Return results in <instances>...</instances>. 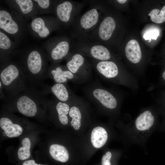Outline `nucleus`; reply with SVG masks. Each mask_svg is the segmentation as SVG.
Segmentation results:
<instances>
[{"mask_svg":"<svg viewBox=\"0 0 165 165\" xmlns=\"http://www.w3.org/2000/svg\"><path fill=\"white\" fill-rule=\"evenodd\" d=\"M90 56L97 61H108L111 58L109 50L106 47L101 45H95L91 48Z\"/></svg>","mask_w":165,"mask_h":165,"instance_id":"nucleus-22","label":"nucleus"},{"mask_svg":"<svg viewBox=\"0 0 165 165\" xmlns=\"http://www.w3.org/2000/svg\"><path fill=\"white\" fill-rule=\"evenodd\" d=\"M125 51L126 57L131 63L136 64L141 61L142 52L139 44L137 40L132 39L129 41L126 46Z\"/></svg>","mask_w":165,"mask_h":165,"instance_id":"nucleus-11","label":"nucleus"},{"mask_svg":"<svg viewBox=\"0 0 165 165\" xmlns=\"http://www.w3.org/2000/svg\"><path fill=\"white\" fill-rule=\"evenodd\" d=\"M15 2L21 13L26 15L30 13L34 9V3L31 0H16Z\"/></svg>","mask_w":165,"mask_h":165,"instance_id":"nucleus-25","label":"nucleus"},{"mask_svg":"<svg viewBox=\"0 0 165 165\" xmlns=\"http://www.w3.org/2000/svg\"><path fill=\"white\" fill-rule=\"evenodd\" d=\"M159 35V31L156 29H151L146 31L144 34L143 37L145 40H148L149 42L152 39L156 40Z\"/></svg>","mask_w":165,"mask_h":165,"instance_id":"nucleus-27","label":"nucleus"},{"mask_svg":"<svg viewBox=\"0 0 165 165\" xmlns=\"http://www.w3.org/2000/svg\"><path fill=\"white\" fill-rule=\"evenodd\" d=\"M23 147L19 148L18 151V156L19 159L24 160L29 158L30 156V148L31 142L30 139L26 138L22 141Z\"/></svg>","mask_w":165,"mask_h":165,"instance_id":"nucleus-23","label":"nucleus"},{"mask_svg":"<svg viewBox=\"0 0 165 165\" xmlns=\"http://www.w3.org/2000/svg\"><path fill=\"white\" fill-rule=\"evenodd\" d=\"M46 96L41 90L29 83L24 91L6 101L9 105L14 106L23 115L32 117L37 115L40 106L47 105Z\"/></svg>","mask_w":165,"mask_h":165,"instance_id":"nucleus-3","label":"nucleus"},{"mask_svg":"<svg viewBox=\"0 0 165 165\" xmlns=\"http://www.w3.org/2000/svg\"><path fill=\"white\" fill-rule=\"evenodd\" d=\"M72 9V4L69 1H65L58 4L56 8L58 18L63 22H67L70 19Z\"/></svg>","mask_w":165,"mask_h":165,"instance_id":"nucleus-21","label":"nucleus"},{"mask_svg":"<svg viewBox=\"0 0 165 165\" xmlns=\"http://www.w3.org/2000/svg\"><path fill=\"white\" fill-rule=\"evenodd\" d=\"M69 50L68 42L66 41H61L49 51V60L53 63H57L67 56Z\"/></svg>","mask_w":165,"mask_h":165,"instance_id":"nucleus-12","label":"nucleus"},{"mask_svg":"<svg viewBox=\"0 0 165 165\" xmlns=\"http://www.w3.org/2000/svg\"><path fill=\"white\" fill-rule=\"evenodd\" d=\"M158 85H165V69L161 73Z\"/></svg>","mask_w":165,"mask_h":165,"instance_id":"nucleus-31","label":"nucleus"},{"mask_svg":"<svg viewBox=\"0 0 165 165\" xmlns=\"http://www.w3.org/2000/svg\"><path fill=\"white\" fill-rule=\"evenodd\" d=\"M46 78L51 79L55 83L68 84L69 81L76 83H83L80 79L68 70L66 66H62L57 63H53L49 67Z\"/></svg>","mask_w":165,"mask_h":165,"instance_id":"nucleus-7","label":"nucleus"},{"mask_svg":"<svg viewBox=\"0 0 165 165\" xmlns=\"http://www.w3.org/2000/svg\"><path fill=\"white\" fill-rule=\"evenodd\" d=\"M127 0H117V1L120 4H124L125 3Z\"/></svg>","mask_w":165,"mask_h":165,"instance_id":"nucleus-33","label":"nucleus"},{"mask_svg":"<svg viewBox=\"0 0 165 165\" xmlns=\"http://www.w3.org/2000/svg\"><path fill=\"white\" fill-rule=\"evenodd\" d=\"M0 28L7 33L14 35L19 31V26L8 11H0Z\"/></svg>","mask_w":165,"mask_h":165,"instance_id":"nucleus-10","label":"nucleus"},{"mask_svg":"<svg viewBox=\"0 0 165 165\" xmlns=\"http://www.w3.org/2000/svg\"><path fill=\"white\" fill-rule=\"evenodd\" d=\"M156 117L151 109H146L136 118L133 125V132L139 136L145 135L154 125Z\"/></svg>","mask_w":165,"mask_h":165,"instance_id":"nucleus-8","label":"nucleus"},{"mask_svg":"<svg viewBox=\"0 0 165 165\" xmlns=\"http://www.w3.org/2000/svg\"><path fill=\"white\" fill-rule=\"evenodd\" d=\"M77 96L75 94L71 101L72 106L70 108L68 115L72 118L71 125L76 130H79L81 126L82 115L77 102Z\"/></svg>","mask_w":165,"mask_h":165,"instance_id":"nucleus-16","label":"nucleus"},{"mask_svg":"<svg viewBox=\"0 0 165 165\" xmlns=\"http://www.w3.org/2000/svg\"><path fill=\"white\" fill-rule=\"evenodd\" d=\"M0 70V81L3 85L6 101L17 95L29 84L21 68L16 62L8 61L1 64Z\"/></svg>","mask_w":165,"mask_h":165,"instance_id":"nucleus-2","label":"nucleus"},{"mask_svg":"<svg viewBox=\"0 0 165 165\" xmlns=\"http://www.w3.org/2000/svg\"><path fill=\"white\" fill-rule=\"evenodd\" d=\"M99 18V13L97 9L95 8L91 9L81 17L80 21L81 26L85 29H89L96 24Z\"/></svg>","mask_w":165,"mask_h":165,"instance_id":"nucleus-18","label":"nucleus"},{"mask_svg":"<svg viewBox=\"0 0 165 165\" xmlns=\"http://www.w3.org/2000/svg\"><path fill=\"white\" fill-rule=\"evenodd\" d=\"M12 43L9 37L2 31H0V48L1 50L8 51L11 46Z\"/></svg>","mask_w":165,"mask_h":165,"instance_id":"nucleus-26","label":"nucleus"},{"mask_svg":"<svg viewBox=\"0 0 165 165\" xmlns=\"http://www.w3.org/2000/svg\"><path fill=\"white\" fill-rule=\"evenodd\" d=\"M0 126L6 135L10 138L18 137L22 132L23 129L20 125L13 123L11 119L6 117L1 118Z\"/></svg>","mask_w":165,"mask_h":165,"instance_id":"nucleus-14","label":"nucleus"},{"mask_svg":"<svg viewBox=\"0 0 165 165\" xmlns=\"http://www.w3.org/2000/svg\"><path fill=\"white\" fill-rule=\"evenodd\" d=\"M16 62L26 77L29 83L36 87L41 86L46 79L48 56L39 50H33L20 56Z\"/></svg>","mask_w":165,"mask_h":165,"instance_id":"nucleus-1","label":"nucleus"},{"mask_svg":"<svg viewBox=\"0 0 165 165\" xmlns=\"http://www.w3.org/2000/svg\"><path fill=\"white\" fill-rule=\"evenodd\" d=\"M112 156V154L110 151L106 152L102 158L101 164L102 165H111L110 160Z\"/></svg>","mask_w":165,"mask_h":165,"instance_id":"nucleus-28","label":"nucleus"},{"mask_svg":"<svg viewBox=\"0 0 165 165\" xmlns=\"http://www.w3.org/2000/svg\"><path fill=\"white\" fill-rule=\"evenodd\" d=\"M22 165H46L42 164H38L36 163L33 160L26 161L24 162Z\"/></svg>","mask_w":165,"mask_h":165,"instance_id":"nucleus-32","label":"nucleus"},{"mask_svg":"<svg viewBox=\"0 0 165 165\" xmlns=\"http://www.w3.org/2000/svg\"><path fill=\"white\" fill-rule=\"evenodd\" d=\"M50 99L55 107L60 123L63 125L68 124L70 104L61 102L55 97Z\"/></svg>","mask_w":165,"mask_h":165,"instance_id":"nucleus-15","label":"nucleus"},{"mask_svg":"<svg viewBox=\"0 0 165 165\" xmlns=\"http://www.w3.org/2000/svg\"><path fill=\"white\" fill-rule=\"evenodd\" d=\"M66 66L70 72L80 79L83 83L89 81L92 77L91 69L86 64L82 55L76 53L67 60Z\"/></svg>","mask_w":165,"mask_h":165,"instance_id":"nucleus-6","label":"nucleus"},{"mask_svg":"<svg viewBox=\"0 0 165 165\" xmlns=\"http://www.w3.org/2000/svg\"><path fill=\"white\" fill-rule=\"evenodd\" d=\"M33 1L36 2L41 9H47L50 4V1L49 0H35Z\"/></svg>","mask_w":165,"mask_h":165,"instance_id":"nucleus-29","label":"nucleus"},{"mask_svg":"<svg viewBox=\"0 0 165 165\" xmlns=\"http://www.w3.org/2000/svg\"><path fill=\"white\" fill-rule=\"evenodd\" d=\"M157 100L161 107L165 111V90L160 93Z\"/></svg>","mask_w":165,"mask_h":165,"instance_id":"nucleus-30","label":"nucleus"},{"mask_svg":"<svg viewBox=\"0 0 165 165\" xmlns=\"http://www.w3.org/2000/svg\"><path fill=\"white\" fill-rule=\"evenodd\" d=\"M116 27L114 19L109 16L105 18L100 24L98 34L103 40H107L112 36Z\"/></svg>","mask_w":165,"mask_h":165,"instance_id":"nucleus-13","label":"nucleus"},{"mask_svg":"<svg viewBox=\"0 0 165 165\" xmlns=\"http://www.w3.org/2000/svg\"><path fill=\"white\" fill-rule=\"evenodd\" d=\"M94 66L98 75L105 80L126 86L133 92L138 89V82L134 75L120 69L114 62L97 61Z\"/></svg>","mask_w":165,"mask_h":165,"instance_id":"nucleus-4","label":"nucleus"},{"mask_svg":"<svg viewBox=\"0 0 165 165\" xmlns=\"http://www.w3.org/2000/svg\"><path fill=\"white\" fill-rule=\"evenodd\" d=\"M86 97L110 110H114L119 105L122 97L118 92L103 86L98 81L89 82L83 88Z\"/></svg>","mask_w":165,"mask_h":165,"instance_id":"nucleus-5","label":"nucleus"},{"mask_svg":"<svg viewBox=\"0 0 165 165\" xmlns=\"http://www.w3.org/2000/svg\"><path fill=\"white\" fill-rule=\"evenodd\" d=\"M49 152L52 157L57 161L65 163L68 160V152L63 145L53 144L50 147Z\"/></svg>","mask_w":165,"mask_h":165,"instance_id":"nucleus-20","label":"nucleus"},{"mask_svg":"<svg viewBox=\"0 0 165 165\" xmlns=\"http://www.w3.org/2000/svg\"><path fill=\"white\" fill-rule=\"evenodd\" d=\"M108 138L107 133L103 127H97L92 130L91 135V141L94 147L100 148L106 143Z\"/></svg>","mask_w":165,"mask_h":165,"instance_id":"nucleus-17","label":"nucleus"},{"mask_svg":"<svg viewBox=\"0 0 165 165\" xmlns=\"http://www.w3.org/2000/svg\"><path fill=\"white\" fill-rule=\"evenodd\" d=\"M31 27L32 30L41 38H46L50 34V30L45 21L42 17L34 19L31 22Z\"/></svg>","mask_w":165,"mask_h":165,"instance_id":"nucleus-19","label":"nucleus"},{"mask_svg":"<svg viewBox=\"0 0 165 165\" xmlns=\"http://www.w3.org/2000/svg\"><path fill=\"white\" fill-rule=\"evenodd\" d=\"M148 15L151 20L155 23L160 24L165 22V5L161 10L157 9H153Z\"/></svg>","mask_w":165,"mask_h":165,"instance_id":"nucleus-24","label":"nucleus"},{"mask_svg":"<svg viewBox=\"0 0 165 165\" xmlns=\"http://www.w3.org/2000/svg\"><path fill=\"white\" fill-rule=\"evenodd\" d=\"M41 90L46 95L53 94L59 101L70 104L75 94L68 84L55 83L53 86L43 84L41 86Z\"/></svg>","mask_w":165,"mask_h":165,"instance_id":"nucleus-9","label":"nucleus"}]
</instances>
